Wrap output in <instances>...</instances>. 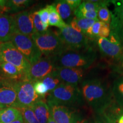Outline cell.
<instances>
[{
	"label": "cell",
	"mask_w": 123,
	"mask_h": 123,
	"mask_svg": "<svg viewBox=\"0 0 123 123\" xmlns=\"http://www.w3.org/2000/svg\"><path fill=\"white\" fill-rule=\"evenodd\" d=\"M111 13L110 35L123 42V1L117 2L113 13Z\"/></svg>",
	"instance_id": "15"
},
{
	"label": "cell",
	"mask_w": 123,
	"mask_h": 123,
	"mask_svg": "<svg viewBox=\"0 0 123 123\" xmlns=\"http://www.w3.org/2000/svg\"><path fill=\"white\" fill-rule=\"evenodd\" d=\"M56 8L58 14L62 19L67 25H69L73 19V11L66 2V0L55 1L53 4Z\"/></svg>",
	"instance_id": "20"
},
{
	"label": "cell",
	"mask_w": 123,
	"mask_h": 123,
	"mask_svg": "<svg viewBox=\"0 0 123 123\" xmlns=\"http://www.w3.org/2000/svg\"><path fill=\"white\" fill-rule=\"evenodd\" d=\"M21 111L24 122L26 123H39L31 107L18 108Z\"/></svg>",
	"instance_id": "27"
},
{
	"label": "cell",
	"mask_w": 123,
	"mask_h": 123,
	"mask_svg": "<svg viewBox=\"0 0 123 123\" xmlns=\"http://www.w3.org/2000/svg\"><path fill=\"white\" fill-rule=\"evenodd\" d=\"M38 13L39 15V17L41 18V22L46 28H48L49 25V10L47 7H44L38 10Z\"/></svg>",
	"instance_id": "32"
},
{
	"label": "cell",
	"mask_w": 123,
	"mask_h": 123,
	"mask_svg": "<svg viewBox=\"0 0 123 123\" xmlns=\"http://www.w3.org/2000/svg\"><path fill=\"white\" fill-rule=\"evenodd\" d=\"M34 88L37 95L42 99H44L49 93L47 87L42 81H37L34 82Z\"/></svg>",
	"instance_id": "30"
},
{
	"label": "cell",
	"mask_w": 123,
	"mask_h": 123,
	"mask_svg": "<svg viewBox=\"0 0 123 123\" xmlns=\"http://www.w3.org/2000/svg\"><path fill=\"white\" fill-rule=\"evenodd\" d=\"M12 16L17 33L27 36H31L34 33L31 12L22 11Z\"/></svg>",
	"instance_id": "13"
},
{
	"label": "cell",
	"mask_w": 123,
	"mask_h": 123,
	"mask_svg": "<svg viewBox=\"0 0 123 123\" xmlns=\"http://www.w3.org/2000/svg\"><path fill=\"white\" fill-rule=\"evenodd\" d=\"M118 123H123V115H121V116L118 119L117 121Z\"/></svg>",
	"instance_id": "40"
},
{
	"label": "cell",
	"mask_w": 123,
	"mask_h": 123,
	"mask_svg": "<svg viewBox=\"0 0 123 123\" xmlns=\"http://www.w3.org/2000/svg\"><path fill=\"white\" fill-rule=\"evenodd\" d=\"M101 25H102V22L99 21H96L92 26L87 30L85 35L91 38H99L98 35Z\"/></svg>",
	"instance_id": "31"
},
{
	"label": "cell",
	"mask_w": 123,
	"mask_h": 123,
	"mask_svg": "<svg viewBox=\"0 0 123 123\" xmlns=\"http://www.w3.org/2000/svg\"><path fill=\"white\" fill-rule=\"evenodd\" d=\"M98 44L104 56L117 61H123V47L121 44L111 42L107 38H99Z\"/></svg>",
	"instance_id": "14"
},
{
	"label": "cell",
	"mask_w": 123,
	"mask_h": 123,
	"mask_svg": "<svg viewBox=\"0 0 123 123\" xmlns=\"http://www.w3.org/2000/svg\"><path fill=\"white\" fill-rule=\"evenodd\" d=\"M31 15L32 20H33L34 33H43V32L48 30L41 22V18L38 13V11L31 12Z\"/></svg>",
	"instance_id": "28"
},
{
	"label": "cell",
	"mask_w": 123,
	"mask_h": 123,
	"mask_svg": "<svg viewBox=\"0 0 123 123\" xmlns=\"http://www.w3.org/2000/svg\"><path fill=\"white\" fill-rule=\"evenodd\" d=\"M80 90L83 99L97 111H102L110 105L112 91L101 80H84L81 83Z\"/></svg>",
	"instance_id": "1"
},
{
	"label": "cell",
	"mask_w": 123,
	"mask_h": 123,
	"mask_svg": "<svg viewBox=\"0 0 123 123\" xmlns=\"http://www.w3.org/2000/svg\"><path fill=\"white\" fill-rule=\"evenodd\" d=\"M50 115L56 123H79V117L75 112L64 105L48 104Z\"/></svg>",
	"instance_id": "11"
},
{
	"label": "cell",
	"mask_w": 123,
	"mask_h": 123,
	"mask_svg": "<svg viewBox=\"0 0 123 123\" xmlns=\"http://www.w3.org/2000/svg\"><path fill=\"white\" fill-rule=\"evenodd\" d=\"M6 2V1H5V0H0V13L2 12V9H4Z\"/></svg>",
	"instance_id": "36"
},
{
	"label": "cell",
	"mask_w": 123,
	"mask_h": 123,
	"mask_svg": "<svg viewBox=\"0 0 123 123\" xmlns=\"http://www.w3.org/2000/svg\"><path fill=\"white\" fill-rule=\"evenodd\" d=\"M0 62H5L17 68L25 80H28L31 64L14 45L10 42L0 44Z\"/></svg>",
	"instance_id": "5"
},
{
	"label": "cell",
	"mask_w": 123,
	"mask_h": 123,
	"mask_svg": "<svg viewBox=\"0 0 123 123\" xmlns=\"http://www.w3.org/2000/svg\"><path fill=\"white\" fill-rule=\"evenodd\" d=\"M39 123H47L50 116V109L44 99H41L31 107Z\"/></svg>",
	"instance_id": "18"
},
{
	"label": "cell",
	"mask_w": 123,
	"mask_h": 123,
	"mask_svg": "<svg viewBox=\"0 0 123 123\" xmlns=\"http://www.w3.org/2000/svg\"><path fill=\"white\" fill-rule=\"evenodd\" d=\"M0 52H1V48H0Z\"/></svg>",
	"instance_id": "42"
},
{
	"label": "cell",
	"mask_w": 123,
	"mask_h": 123,
	"mask_svg": "<svg viewBox=\"0 0 123 123\" xmlns=\"http://www.w3.org/2000/svg\"><path fill=\"white\" fill-rule=\"evenodd\" d=\"M0 77L12 80H25L23 75L15 66L5 62H0Z\"/></svg>",
	"instance_id": "17"
},
{
	"label": "cell",
	"mask_w": 123,
	"mask_h": 123,
	"mask_svg": "<svg viewBox=\"0 0 123 123\" xmlns=\"http://www.w3.org/2000/svg\"><path fill=\"white\" fill-rule=\"evenodd\" d=\"M106 123H116V121L109 116L106 117Z\"/></svg>",
	"instance_id": "37"
},
{
	"label": "cell",
	"mask_w": 123,
	"mask_h": 123,
	"mask_svg": "<svg viewBox=\"0 0 123 123\" xmlns=\"http://www.w3.org/2000/svg\"><path fill=\"white\" fill-rule=\"evenodd\" d=\"M66 1L73 12H74V10H76L82 2L81 0H66Z\"/></svg>",
	"instance_id": "34"
},
{
	"label": "cell",
	"mask_w": 123,
	"mask_h": 123,
	"mask_svg": "<svg viewBox=\"0 0 123 123\" xmlns=\"http://www.w3.org/2000/svg\"><path fill=\"white\" fill-rule=\"evenodd\" d=\"M111 33L110 24L103 22L99 33V38H107L110 36Z\"/></svg>",
	"instance_id": "33"
},
{
	"label": "cell",
	"mask_w": 123,
	"mask_h": 123,
	"mask_svg": "<svg viewBox=\"0 0 123 123\" xmlns=\"http://www.w3.org/2000/svg\"><path fill=\"white\" fill-rule=\"evenodd\" d=\"M47 123H56L55 122V121L54 120L53 118H52L51 116H50L49 118V120H48V121H47Z\"/></svg>",
	"instance_id": "39"
},
{
	"label": "cell",
	"mask_w": 123,
	"mask_h": 123,
	"mask_svg": "<svg viewBox=\"0 0 123 123\" xmlns=\"http://www.w3.org/2000/svg\"><path fill=\"white\" fill-rule=\"evenodd\" d=\"M33 1L30 0H9L6 1L5 5L0 14L3 12L15 14L22 12L29 6H30Z\"/></svg>",
	"instance_id": "19"
},
{
	"label": "cell",
	"mask_w": 123,
	"mask_h": 123,
	"mask_svg": "<svg viewBox=\"0 0 123 123\" xmlns=\"http://www.w3.org/2000/svg\"><path fill=\"white\" fill-rule=\"evenodd\" d=\"M102 1H87L81 3L76 10L81 12H98Z\"/></svg>",
	"instance_id": "25"
},
{
	"label": "cell",
	"mask_w": 123,
	"mask_h": 123,
	"mask_svg": "<svg viewBox=\"0 0 123 123\" xmlns=\"http://www.w3.org/2000/svg\"><path fill=\"white\" fill-rule=\"evenodd\" d=\"M56 69L52 58L42 57L36 63L31 65L28 80L33 82L42 81L46 76L55 71Z\"/></svg>",
	"instance_id": "9"
},
{
	"label": "cell",
	"mask_w": 123,
	"mask_h": 123,
	"mask_svg": "<svg viewBox=\"0 0 123 123\" xmlns=\"http://www.w3.org/2000/svg\"><path fill=\"white\" fill-rule=\"evenodd\" d=\"M15 47L24 55L31 65L42 57V54L37 47L31 36L16 33L10 41Z\"/></svg>",
	"instance_id": "7"
},
{
	"label": "cell",
	"mask_w": 123,
	"mask_h": 123,
	"mask_svg": "<svg viewBox=\"0 0 123 123\" xmlns=\"http://www.w3.org/2000/svg\"><path fill=\"white\" fill-rule=\"evenodd\" d=\"M24 123H25V122H24Z\"/></svg>",
	"instance_id": "43"
},
{
	"label": "cell",
	"mask_w": 123,
	"mask_h": 123,
	"mask_svg": "<svg viewBox=\"0 0 123 123\" xmlns=\"http://www.w3.org/2000/svg\"><path fill=\"white\" fill-rule=\"evenodd\" d=\"M86 69L71 67H56V73L62 81L73 86H78L83 79Z\"/></svg>",
	"instance_id": "12"
},
{
	"label": "cell",
	"mask_w": 123,
	"mask_h": 123,
	"mask_svg": "<svg viewBox=\"0 0 123 123\" xmlns=\"http://www.w3.org/2000/svg\"><path fill=\"white\" fill-rule=\"evenodd\" d=\"M96 59V54L92 49L82 51L66 50L52 58L56 67H71L87 69Z\"/></svg>",
	"instance_id": "2"
},
{
	"label": "cell",
	"mask_w": 123,
	"mask_h": 123,
	"mask_svg": "<svg viewBox=\"0 0 123 123\" xmlns=\"http://www.w3.org/2000/svg\"><path fill=\"white\" fill-rule=\"evenodd\" d=\"M74 19L76 21L78 25L81 30V32L85 34L86 32L88 29L92 26L96 21L92 19H87V18H77L74 17Z\"/></svg>",
	"instance_id": "29"
},
{
	"label": "cell",
	"mask_w": 123,
	"mask_h": 123,
	"mask_svg": "<svg viewBox=\"0 0 123 123\" xmlns=\"http://www.w3.org/2000/svg\"><path fill=\"white\" fill-rule=\"evenodd\" d=\"M42 81L45 84L49 90V92L54 90L55 88L60 85L62 81L58 76L56 73V70L54 73L47 75L44 79H42Z\"/></svg>",
	"instance_id": "24"
},
{
	"label": "cell",
	"mask_w": 123,
	"mask_h": 123,
	"mask_svg": "<svg viewBox=\"0 0 123 123\" xmlns=\"http://www.w3.org/2000/svg\"><path fill=\"white\" fill-rule=\"evenodd\" d=\"M109 1H103L101 6L98 12V17L101 22L110 24L111 22V13L109 11L107 5Z\"/></svg>",
	"instance_id": "26"
},
{
	"label": "cell",
	"mask_w": 123,
	"mask_h": 123,
	"mask_svg": "<svg viewBox=\"0 0 123 123\" xmlns=\"http://www.w3.org/2000/svg\"><path fill=\"white\" fill-rule=\"evenodd\" d=\"M47 104L70 106L81 104L83 101L82 93L78 86L61 83L46 96Z\"/></svg>",
	"instance_id": "3"
},
{
	"label": "cell",
	"mask_w": 123,
	"mask_h": 123,
	"mask_svg": "<svg viewBox=\"0 0 123 123\" xmlns=\"http://www.w3.org/2000/svg\"><path fill=\"white\" fill-rule=\"evenodd\" d=\"M69 25H70L73 29H74L75 30L79 32V33H82V32H81V30L79 27V26L78 25V24H77V23L76 21H75L74 18H73V21L70 22V24H69Z\"/></svg>",
	"instance_id": "35"
},
{
	"label": "cell",
	"mask_w": 123,
	"mask_h": 123,
	"mask_svg": "<svg viewBox=\"0 0 123 123\" xmlns=\"http://www.w3.org/2000/svg\"><path fill=\"white\" fill-rule=\"evenodd\" d=\"M0 110H1V109H0Z\"/></svg>",
	"instance_id": "44"
},
{
	"label": "cell",
	"mask_w": 123,
	"mask_h": 123,
	"mask_svg": "<svg viewBox=\"0 0 123 123\" xmlns=\"http://www.w3.org/2000/svg\"><path fill=\"white\" fill-rule=\"evenodd\" d=\"M17 91L16 108L31 107L39 99L34 88V82L29 80H21L15 81Z\"/></svg>",
	"instance_id": "8"
},
{
	"label": "cell",
	"mask_w": 123,
	"mask_h": 123,
	"mask_svg": "<svg viewBox=\"0 0 123 123\" xmlns=\"http://www.w3.org/2000/svg\"><path fill=\"white\" fill-rule=\"evenodd\" d=\"M55 31L66 50L82 51L90 49L87 37L83 33L75 30L69 25Z\"/></svg>",
	"instance_id": "6"
},
{
	"label": "cell",
	"mask_w": 123,
	"mask_h": 123,
	"mask_svg": "<svg viewBox=\"0 0 123 123\" xmlns=\"http://www.w3.org/2000/svg\"><path fill=\"white\" fill-rule=\"evenodd\" d=\"M112 92L117 102L123 107V76L119 77L113 81Z\"/></svg>",
	"instance_id": "23"
},
{
	"label": "cell",
	"mask_w": 123,
	"mask_h": 123,
	"mask_svg": "<svg viewBox=\"0 0 123 123\" xmlns=\"http://www.w3.org/2000/svg\"><path fill=\"white\" fill-rule=\"evenodd\" d=\"M46 7L48 9L49 12V25L56 27L59 29L63 28L67 25V24L62 19V18L58 14L56 10V8L53 4L48 5L46 6Z\"/></svg>",
	"instance_id": "22"
},
{
	"label": "cell",
	"mask_w": 123,
	"mask_h": 123,
	"mask_svg": "<svg viewBox=\"0 0 123 123\" xmlns=\"http://www.w3.org/2000/svg\"><path fill=\"white\" fill-rule=\"evenodd\" d=\"M16 81L0 77V109L16 108Z\"/></svg>",
	"instance_id": "10"
},
{
	"label": "cell",
	"mask_w": 123,
	"mask_h": 123,
	"mask_svg": "<svg viewBox=\"0 0 123 123\" xmlns=\"http://www.w3.org/2000/svg\"><path fill=\"white\" fill-rule=\"evenodd\" d=\"M101 123V121H94V122H92V123Z\"/></svg>",
	"instance_id": "41"
},
{
	"label": "cell",
	"mask_w": 123,
	"mask_h": 123,
	"mask_svg": "<svg viewBox=\"0 0 123 123\" xmlns=\"http://www.w3.org/2000/svg\"><path fill=\"white\" fill-rule=\"evenodd\" d=\"M10 123H24V119H23L22 116L21 117L19 118V119L13 121V122Z\"/></svg>",
	"instance_id": "38"
},
{
	"label": "cell",
	"mask_w": 123,
	"mask_h": 123,
	"mask_svg": "<svg viewBox=\"0 0 123 123\" xmlns=\"http://www.w3.org/2000/svg\"><path fill=\"white\" fill-rule=\"evenodd\" d=\"M16 33L13 16L0 14V44L10 42Z\"/></svg>",
	"instance_id": "16"
},
{
	"label": "cell",
	"mask_w": 123,
	"mask_h": 123,
	"mask_svg": "<svg viewBox=\"0 0 123 123\" xmlns=\"http://www.w3.org/2000/svg\"><path fill=\"white\" fill-rule=\"evenodd\" d=\"M22 117L21 111L15 107L0 110V123H10Z\"/></svg>",
	"instance_id": "21"
},
{
	"label": "cell",
	"mask_w": 123,
	"mask_h": 123,
	"mask_svg": "<svg viewBox=\"0 0 123 123\" xmlns=\"http://www.w3.org/2000/svg\"><path fill=\"white\" fill-rule=\"evenodd\" d=\"M37 47L45 57L53 58L66 50L55 31L47 30L31 35Z\"/></svg>",
	"instance_id": "4"
}]
</instances>
